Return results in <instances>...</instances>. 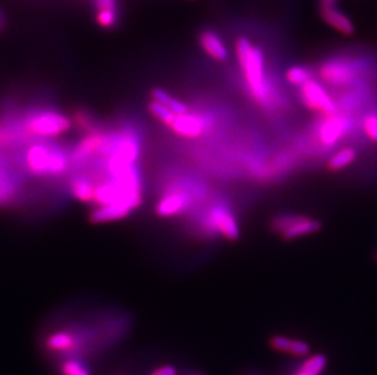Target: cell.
Listing matches in <instances>:
<instances>
[{"label": "cell", "mask_w": 377, "mask_h": 375, "mask_svg": "<svg viewBox=\"0 0 377 375\" xmlns=\"http://www.w3.org/2000/svg\"><path fill=\"white\" fill-rule=\"evenodd\" d=\"M361 68L359 61L336 58L320 65L319 76L328 86L350 87L359 81Z\"/></svg>", "instance_id": "obj_4"}, {"label": "cell", "mask_w": 377, "mask_h": 375, "mask_svg": "<svg viewBox=\"0 0 377 375\" xmlns=\"http://www.w3.org/2000/svg\"><path fill=\"white\" fill-rule=\"evenodd\" d=\"M68 188L73 198L82 203H93L94 199V182L86 173L78 172L70 179Z\"/></svg>", "instance_id": "obj_14"}, {"label": "cell", "mask_w": 377, "mask_h": 375, "mask_svg": "<svg viewBox=\"0 0 377 375\" xmlns=\"http://www.w3.org/2000/svg\"><path fill=\"white\" fill-rule=\"evenodd\" d=\"M321 228L320 222L299 215H283L273 222V231L281 235L285 240L303 238L318 231Z\"/></svg>", "instance_id": "obj_8"}, {"label": "cell", "mask_w": 377, "mask_h": 375, "mask_svg": "<svg viewBox=\"0 0 377 375\" xmlns=\"http://www.w3.org/2000/svg\"><path fill=\"white\" fill-rule=\"evenodd\" d=\"M271 348L276 350L278 352H286L293 356H307L309 353V345L305 341L297 339H290L286 336H273L271 339Z\"/></svg>", "instance_id": "obj_16"}, {"label": "cell", "mask_w": 377, "mask_h": 375, "mask_svg": "<svg viewBox=\"0 0 377 375\" xmlns=\"http://www.w3.org/2000/svg\"><path fill=\"white\" fill-rule=\"evenodd\" d=\"M46 346L50 352H73L78 346V335L68 330H60L48 336Z\"/></svg>", "instance_id": "obj_15"}, {"label": "cell", "mask_w": 377, "mask_h": 375, "mask_svg": "<svg viewBox=\"0 0 377 375\" xmlns=\"http://www.w3.org/2000/svg\"><path fill=\"white\" fill-rule=\"evenodd\" d=\"M320 14L323 21L330 27L336 30L345 36H352L355 32L354 25L347 15L337 9L336 6H323L320 10Z\"/></svg>", "instance_id": "obj_13"}, {"label": "cell", "mask_w": 377, "mask_h": 375, "mask_svg": "<svg viewBox=\"0 0 377 375\" xmlns=\"http://www.w3.org/2000/svg\"><path fill=\"white\" fill-rule=\"evenodd\" d=\"M326 364H328V360L323 355H314L305 360L300 369L311 375H321Z\"/></svg>", "instance_id": "obj_20"}, {"label": "cell", "mask_w": 377, "mask_h": 375, "mask_svg": "<svg viewBox=\"0 0 377 375\" xmlns=\"http://www.w3.org/2000/svg\"><path fill=\"white\" fill-rule=\"evenodd\" d=\"M25 184L21 170L6 155L0 153V208L8 206L18 196Z\"/></svg>", "instance_id": "obj_7"}, {"label": "cell", "mask_w": 377, "mask_h": 375, "mask_svg": "<svg viewBox=\"0 0 377 375\" xmlns=\"http://www.w3.org/2000/svg\"><path fill=\"white\" fill-rule=\"evenodd\" d=\"M73 126L71 120L58 110H33L23 118V127L31 136L50 139L63 136Z\"/></svg>", "instance_id": "obj_3"}, {"label": "cell", "mask_w": 377, "mask_h": 375, "mask_svg": "<svg viewBox=\"0 0 377 375\" xmlns=\"http://www.w3.org/2000/svg\"><path fill=\"white\" fill-rule=\"evenodd\" d=\"M299 98L307 109L320 113L323 117L335 115L338 110L336 101L332 99L331 94L320 82L314 78L299 87Z\"/></svg>", "instance_id": "obj_5"}, {"label": "cell", "mask_w": 377, "mask_h": 375, "mask_svg": "<svg viewBox=\"0 0 377 375\" xmlns=\"http://www.w3.org/2000/svg\"><path fill=\"white\" fill-rule=\"evenodd\" d=\"M206 221L213 231L223 235L226 239L233 241L241 235L236 217L233 216L230 208L223 203H215L210 208Z\"/></svg>", "instance_id": "obj_10"}, {"label": "cell", "mask_w": 377, "mask_h": 375, "mask_svg": "<svg viewBox=\"0 0 377 375\" xmlns=\"http://www.w3.org/2000/svg\"><path fill=\"white\" fill-rule=\"evenodd\" d=\"M194 203L193 191L186 186L168 188L155 206V212L160 217H176L192 208Z\"/></svg>", "instance_id": "obj_6"}, {"label": "cell", "mask_w": 377, "mask_h": 375, "mask_svg": "<svg viewBox=\"0 0 377 375\" xmlns=\"http://www.w3.org/2000/svg\"><path fill=\"white\" fill-rule=\"evenodd\" d=\"M148 109H149V113L154 116L156 120H159L160 122L163 123L164 126L170 127V125L173 123V118H175V113L173 111L164 106L163 104H160L158 101L155 100H152L149 105H148Z\"/></svg>", "instance_id": "obj_19"}, {"label": "cell", "mask_w": 377, "mask_h": 375, "mask_svg": "<svg viewBox=\"0 0 377 375\" xmlns=\"http://www.w3.org/2000/svg\"><path fill=\"white\" fill-rule=\"evenodd\" d=\"M98 10L115 9V0H97Z\"/></svg>", "instance_id": "obj_25"}, {"label": "cell", "mask_w": 377, "mask_h": 375, "mask_svg": "<svg viewBox=\"0 0 377 375\" xmlns=\"http://www.w3.org/2000/svg\"><path fill=\"white\" fill-rule=\"evenodd\" d=\"M191 375H202V374H191Z\"/></svg>", "instance_id": "obj_29"}, {"label": "cell", "mask_w": 377, "mask_h": 375, "mask_svg": "<svg viewBox=\"0 0 377 375\" xmlns=\"http://www.w3.org/2000/svg\"><path fill=\"white\" fill-rule=\"evenodd\" d=\"M60 371L61 375H91L87 367L76 360L65 361L60 367Z\"/></svg>", "instance_id": "obj_21"}, {"label": "cell", "mask_w": 377, "mask_h": 375, "mask_svg": "<svg viewBox=\"0 0 377 375\" xmlns=\"http://www.w3.org/2000/svg\"><path fill=\"white\" fill-rule=\"evenodd\" d=\"M357 160V151L353 148H343L336 154L332 155L328 163V168L332 172H337L350 166Z\"/></svg>", "instance_id": "obj_17"}, {"label": "cell", "mask_w": 377, "mask_h": 375, "mask_svg": "<svg viewBox=\"0 0 377 375\" xmlns=\"http://www.w3.org/2000/svg\"><path fill=\"white\" fill-rule=\"evenodd\" d=\"M118 20V14H116V9H100L98 10V16H97V21L99 23L101 27L109 28L113 27Z\"/></svg>", "instance_id": "obj_23"}, {"label": "cell", "mask_w": 377, "mask_h": 375, "mask_svg": "<svg viewBox=\"0 0 377 375\" xmlns=\"http://www.w3.org/2000/svg\"><path fill=\"white\" fill-rule=\"evenodd\" d=\"M23 165L28 174L37 178H56L68 172L70 153L61 146L46 143L44 139L32 143L25 149Z\"/></svg>", "instance_id": "obj_2"}, {"label": "cell", "mask_w": 377, "mask_h": 375, "mask_svg": "<svg viewBox=\"0 0 377 375\" xmlns=\"http://www.w3.org/2000/svg\"><path fill=\"white\" fill-rule=\"evenodd\" d=\"M293 375H311V374H309V373H307V371H302V369H299V371H295V374Z\"/></svg>", "instance_id": "obj_27"}, {"label": "cell", "mask_w": 377, "mask_h": 375, "mask_svg": "<svg viewBox=\"0 0 377 375\" xmlns=\"http://www.w3.org/2000/svg\"><path fill=\"white\" fill-rule=\"evenodd\" d=\"M235 49L250 96L260 106H268L271 101V86L265 72L266 68L263 49L252 44V42L245 36L237 38Z\"/></svg>", "instance_id": "obj_1"}, {"label": "cell", "mask_w": 377, "mask_h": 375, "mask_svg": "<svg viewBox=\"0 0 377 375\" xmlns=\"http://www.w3.org/2000/svg\"><path fill=\"white\" fill-rule=\"evenodd\" d=\"M337 0H320L321 8L323 6H336Z\"/></svg>", "instance_id": "obj_26"}, {"label": "cell", "mask_w": 377, "mask_h": 375, "mask_svg": "<svg viewBox=\"0 0 377 375\" xmlns=\"http://www.w3.org/2000/svg\"><path fill=\"white\" fill-rule=\"evenodd\" d=\"M199 44L210 58L216 61H226L228 58V46H225L221 37L216 32L203 31L200 33Z\"/></svg>", "instance_id": "obj_12"}, {"label": "cell", "mask_w": 377, "mask_h": 375, "mask_svg": "<svg viewBox=\"0 0 377 375\" xmlns=\"http://www.w3.org/2000/svg\"><path fill=\"white\" fill-rule=\"evenodd\" d=\"M149 375H178V371L173 366H161L152 371Z\"/></svg>", "instance_id": "obj_24"}, {"label": "cell", "mask_w": 377, "mask_h": 375, "mask_svg": "<svg viewBox=\"0 0 377 375\" xmlns=\"http://www.w3.org/2000/svg\"><path fill=\"white\" fill-rule=\"evenodd\" d=\"M363 131L370 141L377 143V113H369L364 116L361 122Z\"/></svg>", "instance_id": "obj_22"}, {"label": "cell", "mask_w": 377, "mask_h": 375, "mask_svg": "<svg viewBox=\"0 0 377 375\" xmlns=\"http://www.w3.org/2000/svg\"><path fill=\"white\" fill-rule=\"evenodd\" d=\"M0 26H1V18H0Z\"/></svg>", "instance_id": "obj_28"}, {"label": "cell", "mask_w": 377, "mask_h": 375, "mask_svg": "<svg viewBox=\"0 0 377 375\" xmlns=\"http://www.w3.org/2000/svg\"><path fill=\"white\" fill-rule=\"evenodd\" d=\"M213 126L211 118L200 113H187L185 115H176L170 129L178 136L185 139H198L204 136Z\"/></svg>", "instance_id": "obj_9"}, {"label": "cell", "mask_w": 377, "mask_h": 375, "mask_svg": "<svg viewBox=\"0 0 377 375\" xmlns=\"http://www.w3.org/2000/svg\"><path fill=\"white\" fill-rule=\"evenodd\" d=\"M285 77L292 86L302 87L307 82L313 80V72L305 66L297 65V66H292V68L287 70Z\"/></svg>", "instance_id": "obj_18"}, {"label": "cell", "mask_w": 377, "mask_h": 375, "mask_svg": "<svg viewBox=\"0 0 377 375\" xmlns=\"http://www.w3.org/2000/svg\"><path fill=\"white\" fill-rule=\"evenodd\" d=\"M350 120L338 113L325 117L318 129V139L323 146H333L350 132Z\"/></svg>", "instance_id": "obj_11"}]
</instances>
